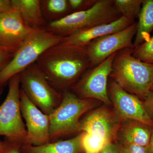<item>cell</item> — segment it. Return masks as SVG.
I'll list each match as a JSON object with an SVG mask.
<instances>
[{
    "mask_svg": "<svg viewBox=\"0 0 153 153\" xmlns=\"http://www.w3.org/2000/svg\"><path fill=\"white\" fill-rule=\"evenodd\" d=\"M97 0H67L70 14L88 10L94 6Z\"/></svg>",
    "mask_w": 153,
    "mask_h": 153,
    "instance_id": "cell-23",
    "label": "cell"
},
{
    "mask_svg": "<svg viewBox=\"0 0 153 153\" xmlns=\"http://www.w3.org/2000/svg\"><path fill=\"white\" fill-rule=\"evenodd\" d=\"M84 132L76 136L65 140L57 141L41 146L24 145L22 153H83L82 144Z\"/></svg>",
    "mask_w": 153,
    "mask_h": 153,
    "instance_id": "cell-16",
    "label": "cell"
},
{
    "mask_svg": "<svg viewBox=\"0 0 153 153\" xmlns=\"http://www.w3.org/2000/svg\"><path fill=\"white\" fill-rule=\"evenodd\" d=\"M132 55L142 62L153 64V36L133 50Z\"/></svg>",
    "mask_w": 153,
    "mask_h": 153,
    "instance_id": "cell-21",
    "label": "cell"
},
{
    "mask_svg": "<svg viewBox=\"0 0 153 153\" xmlns=\"http://www.w3.org/2000/svg\"><path fill=\"white\" fill-rule=\"evenodd\" d=\"M59 106L50 115L49 135L52 142L78 131L81 116L93 107L95 100L78 97L69 91H63Z\"/></svg>",
    "mask_w": 153,
    "mask_h": 153,
    "instance_id": "cell-5",
    "label": "cell"
},
{
    "mask_svg": "<svg viewBox=\"0 0 153 153\" xmlns=\"http://www.w3.org/2000/svg\"><path fill=\"white\" fill-rule=\"evenodd\" d=\"M121 17L113 0H97L90 9L72 13L58 21L48 23L45 29L63 38L80 30L110 24Z\"/></svg>",
    "mask_w": 153,
    "mask_h": 153,
    "instance_id": "cell-3",
    "label": "cell"
},
{
    "mask_svg": "<svg viewBox=\"0 0 153 153\" xmlns=\"http://www.w3.org/2000/svg\"><path fill=\"white\" fill-rule=\"evenodd\" d=\"M137 22V31L133 42V50L148 41L153 30V0H143Z\"/></svg>",
    "mask_w": 153,
    "mask_h": 153,
    "instance_id": "cell-18",
    "label": "cell"
},
{
    "mask_svg": "<svg viewBox=\"0 0 153 153\" xmlns=\"http://www.w3.org/2000/svg\"><path fill=\"white\" fill-rule=\"evenodd\" d=\"M143 104L146 112L151 119L153 121V91L149 92L143 101Z\"/></svg>",
    "mask_w": 153,
    "mask_h": 153,
    "instance_id": "cell-27",
    "label": "cell"
},
{
    "mask_svg": "<svg viewBox=\"0 0 153 153\" xmlns=\"http://www.w3.org/2000/svg\"><path fill=\"white\" fill-rule=\"evenodd\" d=\"M150 91H153V82L152 84V86H151Z\"/></svg>",
    "mask_w": 153,
    "mask_h": 153,
    "instance_id": "cell-32",
    "label": "cell"
},
{
    "mask_svg": "<svg viewBox=\"0 0 153 153\" xmlns=\"http://www.w3.org/2000/svg\"><path fill=\"white\" fill-rule=\"evenodd\" d=\"M34 30L16 10L0 14V44L14 54Z\"/></svg>",
    "mask_w": 153,
    "mask_h": 153,
    "instance_id": "cell-13",
    "label": "cell"
},
{
    "mask_svg": "<svg viewBox=\"0 0 153 153\" xmlns=\"http://www.w3.org/2000/svg\"><path fill=\"white\" fill-rule=\"evenodd\" d=\"M36 63L49 83L63 92L71 88L90 68L86 46L62 41L46 50Z\"/></svg>",
    "mask_w": 153,
    "mask_h": 153,
    "instance_id": "cell-1",
    "label": "cell"
},
{
    "mask_svg": "<svg viewBox=\"0 0 153 153\" xmlns=\"http://www.w3.org/2000/svg\"><path fill=\"white\" fill-rule=\"evenodd\" d=\"M15 55L0 44V71L10 63Z\"/></svg>",
    "mask_w": 153,
    "mask_h": 153,
    "instance_id": "cell-25",
    "label": "cell"
},
{
    "mask_svg": "<svg viewBox=\"0 0 153 153\" xmlns=\"http://www.w3.org/2000/svg\"><path fill=\"white\" fill-rule=\"evenodd\" d=\"M133 50L126 48L116 53L109 77L124 90L143 101L153 82V64L136 59Z\"/></svg>",
    "mask_w": 153,
    "mask_h": 153,
    "instance_id": "cell-2",
    "label": "cell"
},
{
    "mask_svg": "<svg viewBox=\"0 0 153 153\" xmlns=\"http://www.w3.org/2000/svg\"><path fill=\"white\" fill-rule=\"evenodd\" d=\"M8 81L7 95L0 105V136H4L6 140L22 146L26 142L27 130L20 108L19 74L13 76Z\"/></svg>",
    "mask_w": 153,
    "mask_h": 153,
    "instance_id": "cell-6",
    "label": "cell"
},
{
    "mask_svg": "<svg viewBox=\"0 0 153 153\" xmlns=\"http://www.w3.org/2000/svg\"><path fill=\"white\" fill-rule=\"evenodd\" d=\"M42 14L47 24L70 14L67 0H40Z\"/></svg>",
    "mask_w": 153,
    "mask_h": 153,
    "instance_id": "cell-19",
    "label": "cell"
},
{
    "mask_svg": "<svg viewBox=\"0 0 153 153\" xmlns=\"http://www.w3.org/2000/svg\"><path fill=\"white\" fill-rule=\"evenodd\" d=\"M100 153H120L117 145L113 142L107 143Z\"/></svg>",
    "mask_w": 153,
    "mask_h": 153,
    "instance_id": "cell-28",
    "label": "cell"
},
{
    "mask_svg": "<svg viewBox=\"0 0 153 153\" xmlns=\"http://www.w3.org/2000/svg\"><path fill=\"white\" fill-rule=\"evenodd\" d=\"M2 146V142H0V150L1 149Z\"/></svg>",
    "mask_w": 153,
    "mask_h": 153,
    "instance_id": "cell-33",
    "label": "cell"
},
{
    "mask_svg": "<svg viewBox=\"0 0 153 153\" xmlns=\"http://www.w3.org/2000/svg\"><path fill=\"white\" fill-rule=\"evenodd\" d=\"M13 9L19 12L32 29L45 28L47 23L42 14L40 0H11Z\"/></svg>",
    "mask_w": 153,
    "mask_h": 153,
    "instance_id": "cell-17",
    "label": "cell"
},
{
    "mask_svg": "<svg viewBox=\"0 0 153 153\" xmlns=\"http://www.w3.org/2000/svg\"><path fill=\"white\" fill-rule=\"evenodd\" d=\"M21 145L5 140L2 142L0 153H22Z\"/></svg>",
    "mask_w": 153,
    "mask_h": 153,
    "instance_id": "cell-26",
    "label": "cell"
},
{
    "mask_svg": "<svg viewBox=\"0 0 153 153\" xmlns=\"http://www.w3.org/2000/svg\"><path fill=\"white\" fill-rule=\"evenodd\" d=\"M3 91V86H0V96L1 95V94L2 93Z\"/></svg>",
    "mask_w": 153,
    "mask_h": 153,
    "instance_id": "cell-31",
    "label": "cell"
},
{
    "mask_svg": "<svg viewBox=\"0 0 153 153\" xmlns=\"http://www.w3.org/2000/svg\"><path fill=\"white\" fill-rule=\"evenodd\" d=\"M19 74L21 88L30 101L45 114H52L62 101L63 93L49 83L36 63Z\"/></svg>",
    "mask_w": 153,
    "mask_h": 153,
    "instance_id": "cell-7",
    "label": "cell"
},
{
    "mask_svg": "<svg viewBox=\"0 0 153 153\" xmlns=\"http://www.w3.org/2000/svg\"><path fill=\"white\" fill-rule=\"evenodd\" d=\"M13 10L11 0H0V14Z\"/></svg>",
    "mask_w": 153,
    "mask_h": 153,
    "instance_id": "cell-29",
    "label": "cell"
},
{
    "mask_svg": "<svg viewBox=\"0 0 153 153\" xmlns=\"http://www.w3.org/2000/svg\"><path fill=\"white\" fill-rule=\"evenodd\" d=\"M120 153H152L149 146H141L133 145H117Z\"/></svg>",
    "mask_w": 153,
    "mask_h": 153,
    "instance_id": "cell-24",
    "label": "cell"
},
{
    "mask_svg": "<svg viewBox=\"0 0 153 153\" xmlns=\"http://www.w3.org/2000/svg\"><path fill=\"white\" fill-rule=\"evenodd\" d=\"M62 40L63 38L48 32L45 28L35 29L10 63L0 71V86L36 63L46 50Z\"/></svg>",
    "mask_w": 153,
    "mask_h": 153,
    "instance_id": "cell-4",
    "label": "cell"
},
{
    "mask_svg": "<svg viewBox=\"0 0 153 153\" xmlns=\"http://www.w3.org/2000/svg\"><path fill=\"white\" fill-rule=\"evenodd\" d=\"M117 138L120 143L147 146L149 144L153 128L146 124L134 120L123 121Z\"/></svg>",
    "mask_w": 153,
    "mask_h": 153,
    "instance_id": "cell-15",
    "label": "cell"
},
{
    "mask_svg": "<svg viewBox=\"0 0 153 153\" xmlns=\"http://www.w3.org/2000/svg\"><path fill=\"white\" fill-rule=\"evenodd\" d=\"M137 25V22H135L121 31L102 36L91 41L86 46L90 68L97 66L122 49H133V39L136 34Z\"/></svg>",
    "mask_w": 153,
    "mask_h": 153,
    "instance_id": "cell-9",
    "label": "cell"
},
{
    "mask_svg": "<svg viewBox=\"0 0 153 153\" xmlns=\"http://www.w3.org/2000/svg\"><path fill=\"white\" fill-rule=\"evenodd\" d=\"M135 22L133 19L122 16L118 20L110 24L98 25L76 32L63 38L62 41L74 46L85 47L96 38L117 33L129 27Z\"/></svg>",
    "mask_w": 153,
    "mask_h": 153,
    "instance_id": "cell-14",
    "label": "cell"
},
{
    "mask_svg": "<svg viewBox=\"0 0 153 153\" xmlns=\"http://www.w3.org/2000/svg\"><path fill=\"white\" fill-rule=\"evenodd\" d=\"M20 108L27 127V136L24 145L39 146L52 142L49 135V116L33 104L21 88Z\"/></svg>",
    "mask_w": 153,
    "mask_h": 153,
    "instance_id": "cell-10",
    "label": "cell"
},
{
    "mask_svg": "<svg viewBox=\"0 0 153 153\" xmlns=\"http://www.w3.org/2000/svg\"><path fill=\"white\" fill-rule=\"evenodd\" d=\"M85 153H90L87 152H85Z\"/></svg>",
    "mask_w": 153,
    "mask_h": 153,
    "instance_id": "cell-34",
    "label": "cell"
},
{
    "mask_svg": "<svg viewBox=\"0 0 153 153\" xmlns=\"http://www.w3.org/2000/svg\"><path fill=\"white\" fill-rule=\"evenodd\" d=\"M108 88L114 112L121 121H138L153 128V121L146 112L143 101L140 98L124 90L112 79L108 84Z\"/></svg>",
    "mask_w": 153,
    "mask_h": 153,
    "instance_id": "cell-12",
    "label": "cell"
},
{
    "mask_svg": "<svg viewBox=\"0 0 153 153\" xmlns=\"http://www.w3.org/2000/svg\"><path fill=\"white\" fill-rule=\"evenodd\" d=\"M103 140L94 137L90 134L84 132L82 144L85 152L90 153H100L106 145Z\"/></svg>",
    "mask_w": 153,
    "mask_h": 153,
    "instance_id": "cell-22",
    "label": "cell"
},
{
    "mask_svg": "<svg viewBox=\"0 0 153 153\" xmlns=\"http://www.w3.org/2000/svg\"><path fill=\"white\" fill-rule=\"evenodd\" d=\"M149 146L151 152L152 153H153V130L152 136H151L150 141L149 144Z\"/></svg>",
    "mask_w": 153,
    "mask_h": 153,
    "instance_id": "cell-30",
    "label": "cell"
},
{
    "mask_svg": "<svg viewBox=\"0 0 153 153\" xmlns=\"http://www.w3.org/2000/svg\"><path fill=\"white\" fill-rule=\"evenodd\" d=\"M114 4L121 15L129 19H138L143 0H113Z\"/></svg>",
    "mask_w": 153,
    "mask_h": 153,
    "instance_id": "cell-20",
    "label": "cell"
},
{
    "mask_svg": "<svg viewBox=\"0 0 153 153\" xmlns=\"http://www.w3.org/2000/svg\"><path fill=\"white\" fill-rule=\"evenodd\" d=\"M121 123L115 112L102 107L80 120L78 131L87 133L107 143L113 142L117 138Z\"/></svg>",
    "mask_w": 153,
    "mask_h": 153,
    "instance_id": "cell-11",
    "label": "cell"
},
{
    "mask_svg": "<svg viewBox=\"0 0 153 153\" xmlns=\"http://www.w3.org/2000/svg\"><path fill=\"white\" fill-rule=\"evenodd\" d=\"M97 66L89 68L71 89L80 98L92 99L111 104L108 95V78L112 71V63L116 53Z\"/></svg>",
    "mask_w": 153,
    "mask_h": 153,
    "instance_id": "cell-8",
    "label": "cell"
}]
</instances>
